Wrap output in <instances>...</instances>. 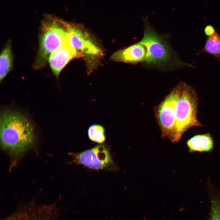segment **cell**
I'll return each instance as SVG.
<instances>
[{
    "label": "cell",
    "instance_id": "cell-1",
    "mask_svg": "<svg viewBox=\"0 0 220 220\" xmlns=\"http://www.w3.org/2000/svg\"><path fill=\"white\" fill-rule=\"evenodd\" d=\"M1 146L11 160L13 167L20 159L35 144L34 127L21 113L10 109L1 113L0 122Z\"/></svg>",
    "mask_w": 220,
    "mask_h": 220
},
{
    "label": "cell",
    "instance_id": "cell-2",
    "mask_svg": "<svg viewBox=\"0 0 220 220\" xmlns=\"http://www.w3.org/2000/svg\"><path fill=\"white\" fill-rule=\"evenodd\" d=\"M139 42L146 49L144 62L146 65L163 69L173 67H193L191 64L183 62L177 58L166 40L147 22L145 23L143 36Z\"/></svg>",
    "mask_w": 220,
    "mask_h": 220
},
{
    "label": "cell",
    "instance_id": "cell-3",
    "mask_svg": "<svg viewBox=\"0 0 220 220\" xmlns=\"http://www.w3.org/2000/svg\"><path fill=\"white\" fill-rule=\"evenodd\" d=\"M69 24L58 19L49 17L42 23L39 37V46L35 67L43 66L50 55L65 42Z\"/></svg>",
    "mask_w": 220,
    "mask_h": 220
},
{
    "label": "cell",
    "instance_id": "cell-4",
    "mask_svg": "<svg viewBox=\"0 0 220 220\" xmlns=\"http://www.w3.org/2000/svg\"><path fill=\"white\" fill-rule=\"evenodd\" d=\"M198 105L195 90L182 82L181 91L175 106V122L170 139L172 141H178L184 133L190 128L202 126L197 118Z\"/></svg>",
    "mask_w": 220,
    "mask_h": 220
},
{
    "label": "cell",
    "instance_id": "cell-5",
    "mask_svg": "<svg viewBox=\"0 0 220 220\" xmlns=\"http://www.w3.org/2000/svg\"><path fill=\"white\" fill-rule=\"evenodd\" d=\"M57 203L38 204L34 200L18 205L13 213L2 220H58Z\"/></svg>",
    "mask_w": 220,
    "mask_h": 220
},
{
    "label": "cell",
    "instance_id": "cell-6",
    "mask_svg": "<svg viewBox=\"0 0 220 220\" xmlns=\"http://www.w3.org/2000/svg\"><path fill=\"white\" fill-rule=\"evenodd\" d=\"M182 82L171 91L160 104L158 116L163 135L171 139L174 131L175 122V108L182 88Z\"/></svg>",
    "mask_w": 220,
    "mask_h": 220
},
{
    "label": "cell",
    "instance_id": "cell-7",
    "mask_svg": "<svg viewBox=\"0 0 220 220\" xmlns=\"http://www.w3.org/2000/svg\"><path fill=\"white\" fill-rule=\"evenodd\" d=\"M72 156L74 162L94 169H107L113 163L108 149L102 144L82 152L73 154Z\"/></svg>",
    "mask_w": 220,
    "mask_h": 220
},
{
    "label": "cell",
    "instance_id": "cell-8",
    "mask_svg": "<svg viewBox=\"0 0 220 220\" xmlns=\"http://www.w3.org/2000/svg\"><path fill=\"white\" fill-rule=\"evenodd\" d=\"M66 40L81 56H98L102 51L81 27L69 24Z\"/></svg>",
    "mask_w": 220,
    "mask_h": 220
},
{
    "label": "cell",
    "instance_id": "cell-9",
    "mask_svg": "<svg viewBox=\"0 0 220 220\" xmlns=\"http://www.w3.org/2000/svg\"><path fill=\"white\" fill-rule=\"evenodd\" d=\"M81 57L66 40L59 49L50 55L48 61L53 73L58 78L61 71L69 61Z\"/></svg>",
    "mask_w": 220,
    "mask_h": 220
},
{
    "label": "cell",
    "instance_id": "cell-10",
    "mask_svg": "<svg viewBox=\"0 0 220 220\" xmlns=\"http://www.w3.org/2000/svg\"><path fill=\"white\" fill-rule=\"evenodd\" d=\"M146 55L145 46L138 42L115 52L111 59L116 61L135 64L144 62Z\"/></svg>",
    "mask_w": 220,
    "mask_h": 220
},
{
    "label": "cell",
    "instance_id": "cell-11",
    "mask_svg": "<svg viewBox=\"0 0 220 220\" xmlns=\"http://www.w3.org/2000/svg\"><path fill=\"white\" fill-rule=\"evenodd\" d=\"M187 144L191 152H210L213 147V139L208 133L196 135L189 140Z\"/></svg>",
    "mask_w": 220,
    "mask_h": 220
},
{
    "label": "cell",
    "instance_id": "cell-12",
    "mask_svg": "<svg viewBox=\"0 0 220 220\" xmlns=\"http://www.w3.org/2000/svg\"><path fill=\"white\" fill-rule=\"evenodd\" d=\"M13 54L10 44H7L3 49L0 57V81L1 82L12 69Z\"/></svg>",
    "mask_w": 220,
    "mask_h": 220
},
{
    "label": "cell",
    "instance_id": "cell-13",
    "mask_svg": "<svg viewBox=\"0 0 220 220\" xmlns=\"http://www.w3.org/2000/svg\"><path fill=\"white\" fill-rule=\"evenodd\" d=\"M205 53L212 56L220 61V35L217 32L208 37L204 47L197 53Z\"/></svg>",
    "mask_w": 220,
    "mask_h": 220
},
{
    "label": "cell",
    "instance_id": "cell-14",
    "mask_svg": "<svg viewBox=\"0 0 220 220\" xmlns=\"http://www.w3.org/2000/svg\"><path fill=\"white\" fill-rule=\"evenodd\" d=\"M211 205L208 220H220V192L210 188Z\"/></svg>",
    "mask_w": 220,
    "mask_h": 220
},
{
    "label": "cell",
    "instance_id": "cell-15",
    "mask_svg": "<svg viewBox=\"0 0 220 220\" xmlns=\"http://www.w3.org/2000/svg\"><path fill=\"white\" fill-rule=\"evenodd\" d=\"M88 136L91 141L99 144H101L105 140V130L101 125L93 124L88 129Z\"/></svg>",
    "mask_w": 220,
    "mask_h": 220
},
{
    "label": "cell",
    "instance_id": "cell-16",
    "mask_svg": "<svg viewBox=\"0 0 220 220\" xmlns=\"http://www.w3.org/2000/svg\"><path fill=\"white\" fill-rule=\"evenodd\" d=\"M204 31L205 35L208 37L213 36L217 32L215 27L211 24L207 25L205 27Z\"/></svg>",
    "mask_w": 220,
    "mask_h": 220
}]
</instances>
